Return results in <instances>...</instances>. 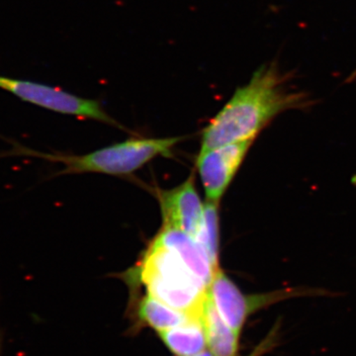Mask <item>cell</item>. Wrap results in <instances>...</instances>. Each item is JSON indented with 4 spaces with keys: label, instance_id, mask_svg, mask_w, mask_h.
<instances>
[{
    "label": "cell",
    "instance_id": "6da1fadb",
    "mask_svg": "<svg viewBox=\"0 0 356 356\" xmlns=\"http://www.w3.org/2000/svg\"><path fill=\"white\" fill-rule=\"evenodd\" d=\"M290 81L277 60L261 65L204 130L200 152L255 139L278 115L310 107L309 95L295 90Z\"/></svg>",
    "mask_w": 356,
    "mask_h": 356
},
{
    "label": "cell",
    "instance_id": "7a4b0ae2",
    "mask_svg": "<svg viewBox=\"0 0 356 356\" xmlns=\"http://www.w3.org/2000/svg\"><path fill=\"white\" fill-rule=\"evenodd\" d=\"M138 277L149 296L192 317H201L209 286L154 240L140 262Z\"/></svg>",
    "mask_w": 356,
    "mask_h": 356
},
{
    "label": "cell",
    "instance_id": "3957f363",
    "mask_svg": "<svg viewBox=\"0 0 356 356\" xmlns=\"http://www.w3.org/2000/svg\"><path fill=\"white\" fill-rule=\"evenodd\" d=\"M182 137L165 139H133L112 145L84 156H53L35 153L25 147L13 149L14 154L42 156L64 163L62 173L95 172L104 175H130L158 156H168Z\"/></svg>",
    "mask_w": 356,
    "mask_h": 356
},
{
    "label": "cell",
    "instance_id": "277c9868",
    "mask_svg": "<svg viewBox=\"0 0 356 356\" xmlns=\"http://www.w3.org/2000/svg\"><path fill=\"white\" fill-rule=\"evenodd\" d=\"M208 293L222 320L236 334H241L250 315L284 300L310 295V290L289 288L262 294H245L221 268L211 281Z\"/></svg>",
    "mask_w": 356,
    "mask_h": 356
},
{
    "label": "cell",
    "instance_id": "5b68a950",
    "mask_svg": "<svg viewBox=\"0 0 356 356\" xmlns=\"http://www.w3.org/2000/svg\"><path fill=\"white\" fill-rule=\"evenodd\" d=\"M0 88L8 91L23 102L31 103L42 108L117 125L116 122L104 111L99 102L77 97L60 88L2 76H0Z\"/></svg>",
    "mask_w": 356,
    "mask_h": 356
},
{
    "label": "cell",
    "instance_id": "8992f818",
    "mask_svg": "<svg viewBox=\"0 0 356 356\" xmlns=\"http://www.w3.org/2000/svg\"><path fill=\"white\" fill-rule=\"evenodd\" d=\"M254 139L200 152L197 168L207 201L220 203Z\"/></svg>",
    "mask_w": 356,
    "mask_h": 356
},
{
    "label": "cell",
    "instance_id": "52a82bcc",
    "mask_svg": "<svg viewBox=\"0 0 356 356\" xmlns=\"http://www.w3.org/2000/svg\"><path fill=\"white\" fill-rule=\"evenodd\" d=\"M163 228L179 229L197 238L204 222V206L201 202L193 175L172 191L159 193Z\"/></svg>",
    "mask_w": 356,
    "mask_h": 356
},
{
    "label": "cell",
    "instance_id": "ba28073f",
    "mask_svg": "<svg viewBox=\"0 0 356 356\" xmlns=\"http://www.w3.org/2000/svg\"><path fill=\"white\" fill-rule=\"evenodd\" d=\"M154 241L177 254L206 285L209 286L218 269L213 266L205 248L196 238L179 229L163 227Z\"/></svg>",
    "mask_w": 356,
    "mask_h": 356
},
{
    "label": "cell",
    "instance_id": "9c48e42d",
    "mask_svg": "<svg viewBox=\"0 0 356 356\" xmlns=\"http://www.w3.org/2000/svg\"><path fill=\"white\" fill-rule=\"evenodd\" d=\"M201 320L209 351L214 356H236L240 334L222 320L208 293L204 303Z\"/></svg>",
    "mask_w": 356,
    "mask_h": 356
},
{
    "label": "cell",
    "instance_id": "30bf717a",
    "mask_svg": "<svg viewBox=\"0 0 356 356\" xmlns=\"http://www.w3.org/2000/svg\"><path fill=\"white\" fill-rule=\"evenodd\" d=\"M159 334L166 348L177 356H195L205 351L207 346L201 317L192 318Z\"/></svg>",
    "mask_w": 356,
    "mask_h": 356
},
{
    "label": "cell",
    "instance_id": "8fae6325",
    "mask_svg": "<svg viewBox=\"0 0 356 356\" xmlns=\"http://www.w3.org/2000/svg\"><path fill=\"white\" fill-rule=\"evenodd\" d=\"M138 317L144 324L149 325L158 332L172 329L192 318H200L192 317L184 312L173 309L149 295L140 300L138 306Z\"/></svg>",
    "mask_w": 356,
    "mask_h": 356
},
{
    "label": "cell",
    "instance_id": "7c38bea8",
    "mask_svg": "<svg viewBox=\"0 0 356 356\" xmlns=\"http://www.w3.org/2000/svg\"><path fill=\"white\" fill-rule=\"evenodd\" d=\"M219 203L207 201L204 206L202 229L196 240L202 245L215 268L219 269Z\"/></svg>",
    "mask_w": 356,
    "mask_h": 356
},
{
    "label": "cell",
    "instance_id": "4fadbf2b",
    "mask_svg": "<svg viewBox=\"0 0 356 356\" xmlns=\"http://www.w3.org/2000/svg\"><path fill=\"white\" fill-rule=\"evenodd\" d=\"M278 329H280V325H274L269 334L247 356H264L275 348L277 344L278 334H280Z\"/></svg>",
    "mask_w": 356,
    "mask_h": 356
},
{
    "label": "cell",
    "instance_id": "5bb4252c",
    "mask_svg": "<svg viewBox=\"0 0 356 356\" xmlns=\"http://www.w3.org/2000/svg\"><path fill=\"white\" fill-rule=\"evenodd\" d=\"M195 356H214L210 351H203V353H199V355Z\"/></svg>",
    "mask_w": 356,
    "mask_h": 356
},
{
    "label": "cell",
    "instance_id": "9a60e30c",
    "mask_svg": "<svg viewBox=\"0 0 356 356\" xmlns=\"http://www.w3.org/2000/svg\"><path fill=\"white\" fill-rule=\"evenodd\" d=\"M356 79V70H355V72H353V74H351V76L350 77H348V81H353V79Z\"/></svg>",
    "mask_w": 356,
    "mask_h": 356
}]
</instances>
